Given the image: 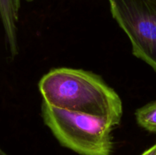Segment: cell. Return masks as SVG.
Here are the masks:
<instances>
[{
  "instance_id": "cell-3",
  "label": "cell",
  "mask_w": 156,
  "mask_h": 155,
  "mask_svg": "<svg viewBox=\"0 0 156 155\" xmlns=\"http://www.w3.org/2000/svg\"><path fill=\"white\" fill-rule=\"evenodd\" d=\"M136 57L156 71V0H108Z\"/></svg>"
},
{
  "instance_id": "cell-7",
  "label": "cell",
  "mask_w": 156,
  "mask_h": 155,
  "mask_svg": "<svg viewBox=\"0 0 156 155\" xmlns=\"http://www.w3.org/2000/svg\"><path fill=\"white\" fill-rule=\"evenodd\" d=\"M0 155H8V154L5 153V152H4L1 148H0Z\"/></svg>"
},
{
  "instance_id": "cell-5",
  "label": "cell",
  "mask_w": 156,
  "mask_h": 155,
  "mask_svg": "<svg viewBox=\"0 0 156 155\" xmlns=\"http://www.w3.org/2000/svg\"><path fill=\"white\" fill-rule=\"evenodd\" d=\"M135 114L137 123L142 128L156 133V101L138 109Z\"/></svg>"
},
{
  "instance_id": "cell-2",
  "label": "cell",
  "mask_w": 156,
  "mask_h": 155,
  "mask_svg": "<svg viewBox=\"0 0 156 155\" xmlns=\"http://www.w3.org/2000/svg\"><path fill=\"white\" fill-rule=\"evenodd\" d=\"M41 113L46 126L63 147L81 155H111L112 131L108 118L66 110L43 101Z\"/></svg>"
},
{
  "instance_id": "cell-1",
  "label": "cell",
  "mask_w": 156,
  "mask_h": 155,
  "mask_svg": "<svg viewBox=\"0 0 156 155\" xmlns=\"http://www.w3.org/2000/svg\"><path fill=\"white\" fill-rule=\"evenodd\" d=\"M43 101L66 110L104 116L120 124L123 104L118 94L100 77L81 69L59 68L39 82Z\"/></svg>"
},
{
  "instance_id": "cell-6",
  "label": "cell",
  "mask_w": 156,
  "mask_h": 155,
  "mask_svg": "<svg viewBox=\"0 0 156 155\" xmlns=\"http://www.w3.org/2000/svg\"><path fill=\"white\" fill-rule=\"evenodd\" d=\"M141 155H156V144L143 152Z\"/></svg>"
},
{
  "instance_id": "cell-4",
  "label": "cell",
  "mask_w": 156,
  "mask_h": 155,
  "mask_svg": "<svg viewBox=\"0 0 156 155\" xmlns=\"http://www.w3.org/2000/svg\"><path fill=\"white\" fill-rule=\"evenodd\" d=\"M19 8L20 0H0V18L12 57H15L18 53L17 22Z\"/></svg>"
},
{
  "instance_id": "cell-8",
  "label": "cell",
  "mask_w": 156,
  "mask_h": 155,
  "mask_svg": "<svg viewBox=\"0 0 156 155\" xmlns=\"http://www.w3.org/2000/svg\"><path fill=\"white\" fill-rule=\"evenodd\" d=\"M26 1H27V2H32V1H34V0H26Z\"/></svg>"
}]
</instances>
